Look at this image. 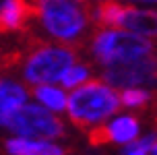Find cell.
Here are the masks:
<instances>
[{
    "mask_svg": "<svg viewBox=\"0 0 157 155\" xmlns=\"http://www.w3.org/2000/svg\"><path fill=\"white\" fill-rule=\"evenodd\" d=\"M27 101V89L10 79L0 77V126H6L10 116Z\"/></svg>",
    "mask_w": 157,
    "mask_h": 155,
    "instance_id": "cell-10",
    "label": "cell"
},
{
    "mask_svg": "<svg viewBox=\"0 0 157 155\" xmlns=\"http://www.w3.org/2000/svg\"><path fill=\"white\" fill-rule=\"evenodd\" d=\"M139 2H155V0H139Z\"/></svg>",
    "mask_w": 157,
    "mask_h": 155,
    "instance_id": "cell-18",
    "label": "cell"
},
{
    "mask_svg": "<svg viewBox=\"0 0 157 155\" xmlns=\"http://www.w3.org/2000/svg\"><path fill=\"white\" fill-rule=\"evenodd\" d=\"M33 48L25 54L23 79L29 85L56 83L60 75L77 62V50L72 44H50L33 37Z\"/></svg>",
    "mask_w": 157,
    "mask_h": 155,
    "instance_id": "cell-3",
    "label": "cell"
},
{
    "mask_svg": "<svg viewBox=\"0 0 157 155\" xmlns=\"http://www.w3.org/2000/svg\"><path fill=\"white\" fill-rule=\"evenodd\" d=\"M89 75H91V70H89V66L87 64H81V62H75V64H71L68 68L64 70L62 75H60V83H62V87H66V89H75V87L83 85L85 81H89Z\"/></svg>",
    "mask_w": 157,
    "mask_h": 155,
    "instance_id": "cell-14",
    "label": "cell"
},
{
    "mask_svg": "<svg viewBox=\"0 0 157 155\" xmlns=\"http://www.w3.org/2000/svg\"><path fill=\"white\" fill-rule=\"evenodd\" d=\"M41 27L64 44H77L83 37L87 25L91 21V4L75 2V0H52L35 8Z\"/></svg>",
    "mask_w": 157,
    "mask_h": 155,
    "instance_id": "cell-4",
    "label": "cell"
},
{
    "mask_svg": "<svg viewBox=\"0 0 157 155\" xmlns=\"http://www.w3.org/2000/svg\"><path fill=\"white\" fill-rule=\"evenodd\" d=\"M116 29L132 31V33H139L145 37H157V10L122 4L120 13H118Z\"/></svg>",
    "mask_w": 157,
    "mask_h": 155,
    "instance_id": "cell-8",
    "label": "cell"
},
{
    "mask_svg": "<svg viewBox=\"0 0 157 155\" xmlns=\"http://www.w3.org/2000/svg\"><path fill=\"white\" fill-rule=\"evenodd\" d=\"M139 120L134 116H120L110 124H95L87 130V139L89 145L93 147H103V145H110V143H130L139 137Z\"/></svg>",
    "mask_w": 157,
    "mask_h": 155,
    "instance_id": "cell-7",
    "label": "cell"
},
{
    "mask_svg": "<svg viewBox=\"0 0 157 155\" xmlns=\"http://www.w3.org/2000/svg\"><path fill=\"white\" fill-rule=\"evenodd\" d=\"M35 17V8L27 0H10L0 10V33L21 31Z\"/></svg>",
    "mask_w": 157,
    "mask_h": 155,
    "instance_id": "cell-9",
    "label": "cell"
},
{
    "mask_svg": "<svg viewBox=\"0 0 157 155\" xmlns=\"http://www.w3.org/2000/svg\"><path fill=\"white\" fill-rule=\"evenodd\" d=\"M155 2H157V0H155Z\"/></svg>",
    "mask_w": 157,
    "mask_h": 155,
    "instance_id": "cell-19",
    "label": "cell"
},
{
    "mask_svg": "<svg viewBox=\"0 0 157 155\" xmlns=\"http://www.w3.org/2000/svg\"><path fill=\"white\" fill-rule=\"evenodd\" d=\"M10 155H66V149L50 143L46 139H29V137H17V139H8L4 143Z\"/></svg>",
    "mask_w": 157,
    "mask_h": 155,
    "instance_id": "cell-11",
    "label": "cell"
},
{
    "mask_svg": "<svg viewBox=\"0 0 157 155\" xmlns=\"http://www.w3.org/2000/svg\"><path fill=\"white\" fill-rule=\"evenodd\" d=\"M6 128L19 137H29V139L50 141L64 137L62 120L39 103H23L10 116V120L6 122Z\"/></svg>",
    "mask_w": 157,
    "mask_h": 155,
    "instance_id": "cell-5",
    "label": "cell"
},
{
    "mask_svg": "<svg viewBox=\"0 0 157 155\" xmlns=\"http://www.w3.org/2000/svg\"><path fill=\"white\" fill-rule=\"evenodd\" d=\"M120 93L101 79H89L72 89L66 99V114L71 122L83 130L103 122L120 110Z\"/></svg>",
    "mask_w": 157,
    "mask_h": 155,
    "instance_id": "cell-1",
    "label": "cell"
},
{
    "mask_svg": "<svg viewBox=\"0 0 157 155\" xmlns=\"http://www.w3.org/2000/svg\"><path fill=\"white\" fill-rule=\"evenodd\" d=\"M126 155H147V151H141V149H130V151H126Z\"/></svg>",
    "mask_w": 157,
    "mask_h": 155,
    "instance_id": "cell-15",
    "label": "cell"
},
{
    "mask_svg": "<svg viewBox=\"0 0 157 155\" xmlns=\"http://www.w3.org/2000/svg\"><path fill=\"white\" fill-rule=\"evenodd\" d=\"M33 97L44 106L48 108L50 112H56L60 114L66 110V99L68 95L60 89V87H54L52 83H44V85H33Z\"/></svg>",
    "mask_w": 157,
    "mask_h": 155,
    "instance_id": "cell-12",
    "label": "cell"
},
{
    "mask_svg": "<svg viewBox=\"0 0 157 155\" xmlns=\"http://www.w3.org/2000/svg\"><path fill=\"white\" fill-rule=\"evenodd\" d=\"M101 81H105L114 89L139 85H157V54L145 56L139 60L116 62L110 66H101Z\"/></svg>",
    "mask_w": 157,
    "mask_h": 155,
    "instance_id": "cell-6",
    "label": "cell"
},
{
    "mask_svg": "<svg viewBox=\"0 0 157 155\" xmlns=\"http://www.w3.org/2000/svg\"><path fill=\"white\" fill-rule=\"evenodd\" d=\"M153 99H157V93L139 89V87H126L120 93V103L128 110H145Z\"/></svg>",
    "mask_w": 157,
    "mask_h": 155,
    "instance_id": "cell-13",
    "label": "cell"
},
{
    "mask_svg": "<svg viewBox=\"0 0 157 155\" xmlns=\"http://www.w3.org/2000/svg\"><path fill=\"white\" fill-rule=\"evenodd\" d=\"M8 2H10V0H0V10H2V8H4V6H6V4H8Z\"/></svg>",
    "mask_w": 157,
    "mask_h": 155,
    "instance_id": "cell-17",
    "label": "cell"
},
{
    "mask_svg": "<svg viewBox=\"0 0 157 155\" xmlns=\"http://www.w3.org/2000/svg\"><path fill=\"white\" fill-rule=\"evenodd\" d=\"M149 153H151V155H157V139H155V143L149 147Z\"/></svg>",
    "mask_w": 157,
    "mask_h": 155,
    "instance_id": "cell-16",
    "label": "cell"
},
{
    "mask_svg": "<svg viewBox=\"0 0 157 155\" xmlns=\"http://www.w3.org/2000/svg\"><path fill=\"white\" fill-rule=\"evenodd\" d=\"M89 52L101 66H110L116 62L139 60L155 54V44L149 37L132 31L97 27L89 44Z\"/></svg>",
    "mask_w": 157,
    "mask_h": 155,
    "instance_id": "cell-2",
    "label": "cell"
}]
</instances>
